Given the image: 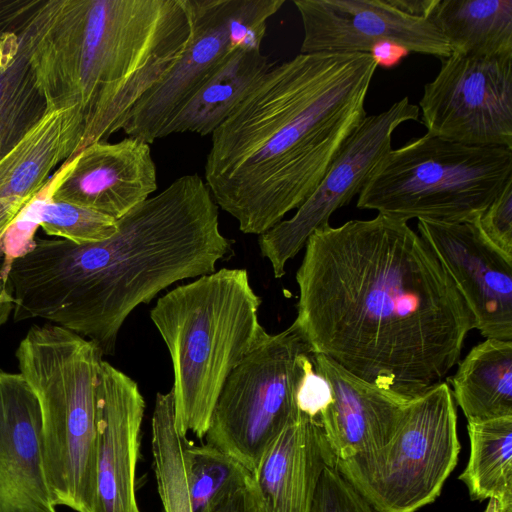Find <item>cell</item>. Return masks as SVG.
<instances>
[{
	"label": "cell",
	"mask_w": 512,
	"mask_h": 512,
	"mask_svg": "<svg viewBox=\"0 0 512 512\" xmlns=\"http://www.w3.org/2000/svg\"><path fill=\"white\" fill-rule=\"evenodd\" d=\"M218 208L204 179L186 174L117 219L104 241L33 240L5 276L14 321L44 319L114 354L137 306L178 281L214 272L233 253Z\"/></svg>",
	"instance_id": "7a4b0ae2"
},
{
	"label": "cell",
	"mask_w": 512,
	"mask_h": 512,
	"mask_svg": "<svg viewBox=\"0 0 512 512\" xmlns=\"http://www.w3.org/2000/svg\"><path fill=\"white\" fill-rule=\"evenodd\" d=\"M272 65L261 48L233 51L172 116L161 138L185 132L211 135Z\"/></svg>",
	"instance_id": "7402d4cb"
},
{
	"label": "cell",
	"mask_w": 512,
	"mask_h": 512,
	"mask_svg": "<svg viewBox=\"0 0 512 512\" xmlns=\"http://www.w3.org/2000/svg\"><path fill=\"white\" fill-rule=\"evenodd\" d=\"M36 220L47 235L76 245L104 241L117 230L114 218L76 204L51 200L50 195L39 208Z\"/></svg>",
	"instance_id": "83f0119b"
},
{
	"label": "cell",
	"mask_w": 512,
	"mask_h": 512,
	"mask_svg": "<svg viewBox=\"0 0 512 512\" xmlns=\"http://www.w3.org/2000/svg\"><path fill=\"white\" fill-rule=\"evenodd\" d=\"M409 53L404 46L392 41L375 43L369 51L377 67L383 68H393L399 65Z\"/></svg>",
	"instance_id": "1f68e13d"
},
{
	"label": "cell",
	"mask_w": 512,
	"mask_h": 512,
	"mask_svg": "<svg viewBox=\"0 0 512 512\" xmlns=\"http://www.w3.org/2000/svg\"><path fill=\"white\" fill-rule=\"evenodd\" d=\"M212 512H252L246 486L222 501Z\"/></svg>",
	"instance_id": "d6a6232c"
},
{
	"label": "cell",
	"mask_w": 512,
	"mask_h": 512,
	"mask_svg": "<svg viewBox=\"0 0 512 512\" xmlns=\"http://www.w3.org/2000/svg\"><path fill=\"white\" fill-rule=\"evenodd\" d=\"M485 512H498L497 503L492 499L488 500V505Z\"/></svg>",
	"instance_id": "e575fe53"
},
{
	"label": "cell",
	"mask_w": 512,
	"mask_h": 512,
	"mask_svg": "<svg viewBox=\"0 0 512 512\" xmlns=\"http://www.w3.org/2000/svg\"><path fill=\"white\" fill-rule=\"evenodd\" d=\"M153 466L164 512H192L183 455L187 440L175 426L174 396L157 393L151 421Z\"/></svg>",
	"instance_id": "484cf974"
},
{
	"label": "cell",
	"mask_w": 512,
	"mask_h": 512,
	"mask_svg": "<svg viewBox=\"0 0 512 512\" xmlns=\"http://www.w3.org/2000/svg\"><path fill=\"white\" fill-rule=\"evenodd\" d=\"M417 228L466 302L474 329L486 339L512 341V258L474 222L419 219Z\"/></svg>",
	"instance_id": "5bb4252c"
},
{
	"label": "cell",
	"mask_w": 512,
	"mask_h": 512,
	"mask_svg": "<svg viewBox=\"0 0 512 512\" xmlns=\"http://www.w3.org/2000/svg\"><path fill=\"white\" fill-rule=\"evenodd\" d=\"M312 355L291 325L268 333L227 377L205 443L229 454L252 474L273 440L299 414L297 389Z\"/></svg>",
	"instance_id": "9c48e42d"
},
{
	"label": "cell",
	"mask_w": 512,
	"mask_h": 512,
	"mask_svg": "<svg viewBox=\"0 0 512 512\" xmlns=\"http://www.w3.org/2000/svg\"><path fill=\"white\" fill-rule=\"evenodd\" d=\"M460 448L455 400L441 382L409 402L385 445L335 468L375 512H416L440 495Z\"/></svg>",
	"instance_id": "ba28073f"
},
{
	"label": "cell",
	"mask_w": 512,
	"mask_h": 512,
	"mask_svg": "<svg viewBox=\"0 0 512 512\" xmlns=\"http://www.w3.org/2000/svg\"><path fill=\"white\" fill-rule=\"evenodd\" d=\"M103 353L54 324L32 326L15 351L19 373L39 402L43 459L53 504L93 512L96 496L97 383Z\"/></svg>",
	"instance_id": "8992f818"
},
{
	"label": "cell",
	"mask_w": 512,
	"mask_h": 512,
	"mask_svg": "<svg viewBox=\"0 0 512 512\" xmlns=\"http://www.w3.org/2000/svg\"><path fill=\"white\" fill-rule=\"evenodd\" d=\"M467 422L470 453L459 479L471 499L512 512V416Z\"/></svg>",
	"instance_id": "d4e9b609"
},
{
	"label": "cell",
	"mask_w": 512,
	"mask_h": 512,
	"mask_svg": "<svg viewBox=\"0 0 512 512\" xmlns=\"http://www.w3.org/2000/svg\"><path fill=\"white\" fill-rule=\"evenodd\" d=\"M447 380L467 421L512 416V341L477 344Z\"/></svg>",
	"instance_id": "603a6c76"
},
{
	"label": "cell",
	"mask_w": 512,
	"mask_h": 512,
	"mask_svg": "<svg viewBox=\"0 0 512 512\" xmlns=\"http://www.w3.org/2000/svg\"><path fill=\"white\" fill-rule=\"evenodd\" d=\"M184 0H47L30 63L48 110L79 107V152L122 130L139 99L179 60Z\"/></svg>",
	"instance_id": "277c9868"
},
{
	"label": "cell",
	"mask_w": 512,
	"mask_h": 512,
	"mask_svg": "<svg viewBox=\"0 0 512 512\" xmlns=\"http://www.w3.org/2000/svg\"><path fill=\"white\" fill-rule=\"evenodd\" d=\"M0 512H57L44 469L38 399L19 372L2 369Z\"/></svg>",
	"instance_id": "e0dca14e"
},
{
	"label": "cell",
	"mask_w": 512,
	"mask_h": 512,
	"mask_svg": "<svg viewBox=\"0 0 512 512\" xmlns=\"http://www.w3.org/2000/svg\"><path fill=\"white\" fill-rule=\"evenodd\" d=\"M190 33L179 60L133 106L122 127L148 144L161 139L172 116L239 48H261L268 19L285 0H184Z\"/></svg>",
	"instance_id": "30bf717a"
},
{
	"label": "cell",
	"mask_w": 512,
	"mask_h": 512,
	"mask_svg": "<svg viewBox=\"0 0 512 512\" xmlns=\"http://www.w3.org/2000/svg\"><path fill=\"white\" fill-rule=\"evenodd\" d=\"M156 165L150 144L126 137L83 148L60 169L50 199L120 219L155 192Z\"/></svg>",
	"instance_id": "9a60e30c"
},
{
	"label": "cell",
	"mask_w": 512,
	"mask_h": 512,
	"mask_svg": "<svg viewBox=\"0 0 512 512\" xmlns=\"http://www.w3.org/2000/svg\"><path fill=\"white\" fill-rule=\"evenodd\" d=\"M312 359L331 391V401L317 421L335 462L385 445L413 398L366 382L325 355L313 354Z\"/></svg>",
	"instance_id": "ac0fdd59"
},
{
	"label": "cell",
	"mask_w": 512,
	"mask_h": 512,
	"mask_svg": "<svg viewBox=\"0 0 512 512\" xmlns=\"http://www.w3.org/2000/svg\"><path fill=\"white\" fill-rule=\"evenodd\" d=\"M376 69L369 53H300L211 134L204 181L241 232H267L312 194L366 117Z\"/></svg>",
	"instance_id": "3957f363"
},
{
	"label": "cell",
	"mask_w": 512,
	"mask_h": 512,
	"mask_svg": "<svg viewBox=\"0 0 512 512\" xmlns=\"http://www.w3.org/2000/svg\"><path fill=\"white\" fill-rule=\"evenodd\" d=\"M83 132L84 115L79 107L48 110L0 159V242L46 189L52 170L78 154Z\"/></svg>",
	"instance_id": "ffe728a7"
},
{
	"label": "cell",
	"mask_w": 512,
	"mask_h": 512,
	"mask_svg": "<svg viewBox=\"0 0 512 512\" xmlns=\"http://www.w3.org/2000/svg\"><path fill=\"white\" fill-rule=\"evenodd\" d=\"M429 18L454 54H512V0H438Z\"/></svg>",
	"instance_id": "cb8c5ba5"
},
{
	"label": "cell",
	"mask_w": 512,
	"mask_h": 512,
	"mask_svg": "<svg viewBox=\"0 0 512 512\" xmlns=\"http://www.w3.org/2000/svg\"><path fill=\"white\" fill-rule=\"evenodd\" d=\"M330 401L331 391L329 384L315 371L312 359L297 389V408L301 413L317 421L320 413Z\"/></svg>",
	"instance_id": "4dcf8cb0"
},
{
	"label": "cell",
	"mask_w": 512,
	"mask_h": 512,
	"mask_svg": "<svg viewBox=\"0 0 512 512\" xmlns=\"http://www.w3.org/2000/svg\"><path fill=\"white\" fill-rule=\"evenodd\" d=\"M441 61L419 102L427 133L512 149V54L476 58L451 53Z\"/></svg>",
	"instance_id": "8fae6325"
},
{
	"label": "cell",
	"mask_w": 512,
	"mask_h": 512,
	"mask_svg": "<svg viewBox=\"0 0 512 512\" xmlns=\"http://www.w3.org/2000/svg\"><path fill=\"white\" fill-rule=\"evenodd\" d=\"M14 310V298L4 276L0 275V327L6 323Z\"/></svg>",
	"instance_id": "836d02e7"
},
{
	"label": "cell",
	"mask_w": 512,
	"mask_h": 512,
	"mask_svg": "<svg viewBox=\"0 0 512 512\" xmlns=\"http://www.w3.org/2000/svg\"><path fill=\"white\" fill-rule=\"evenodd\" d=\"M261 298L244 268H222L161 296L150 318L167 346L174 373L175 426L204 438L221 389L268 334Z\"/></svg>",
	"instance_id": "5b68a950"
},
{
	"label": "cell",
	"mask_w": 512,
	"mask_h": 512,
	"mask_svg": "<svg viewBox=\"0 0 512 512\" xmlns=\"http://www.w3.org/2000/svg\"><path fill=\"white\" fill-rule=\"evenodd\" d=\"M474 223L494 247L512 258V179Z\"/></svg>",
	"instance_id": "f546056e"
},
{
	"label": "cell",
	"mask_w": 512,
	"mask_h": 512,
	"mask_svg": "<svg viewBox=\"0 0 512 512\" xmlns=\"http://www.w3.org/2000/svg\"><path fill=\"white\" fill-rule=\"evenodd\" d=\"M185 475L192 512H212L244 488L251 473L232 456L207 443L183 448Z\"/></svg>",
	"instance_id": "4316f807"
},
{
	"label": "cell",
	"mask_w": 512,
	"mask_h": 512,
	"mask_svg": "<svg viewBox=\"0 0 512 512\" xmlns=\"http://www.w3.org/2000/svg\"><path fill=\"white\" fill-rule=\"evenodd\" d=\"M144 410L138 384L103 359L97 383L93 512H141L136 501L135 474Z\"/></svg>",
	"instance_id": "2e32d148"
},
{
	"label": "cell",
	"mask_w": 512,
	"mask_h": 512,
	"mask_svg": "<svg viewBox=\"0 0 512 512\" xmlns=\"http://www.w3.org/2000/svg\"><path fill=\"white\" fill-rule=\"evenodd\" d=\"M311 512H375L335 466H327L314 497Z\"/></svg>",
	"instance_id": "f1b7e54d"
},
{
	"label": "cell",
	"mask_w": 512,
	"mask_h": 512,
	"mask_svg": "<svg viewBox=\"0 0 512 512\" xmlns=\"http://www.w3.org/2000/svg\"><path fill=\"white\" fill-rule=\"evenodd\" d=\"M512 179V149L428 133L389 150L358 194L357 207L408 222H474Z\"/></svg>",
	"instance_id": "52a82bcc"
},
{
	"label": "cell",
	"mask_w": 512,
	"mask_h": 512,
	"mask_svg": "<svg viewBox=\"0 0 512 512\" xmlns=\"http://www.w3.org/2000/svg\"><path fill=\"white\" fill-rule=\"evenodd\" d=\"M418 117L419 107L408 97L379 114L366 116L346 139L316 189L296 213L258 236L260 253L270 262L275 278L285 275L287 262L304 248L316 230L329 224L333 212L360 193L376 164L392 149L395 129Z\"/></svg>",
	"instance_id": "7c38bea8"
},
{
	"label": "cell",
	"mask_w": 512,
	"mask_h": 512,
	"mask_svg": "<svg viewBox=\"0 0 512 512\" xmlns=\"http://www.w3.org/2000/svg\"><path fill=\"white\" fill-rule=\"evenodd\" d=\"M303 25L300 53H369L380 41L445 59L448 42L430 18L398 9L393 0H294Z\"/></svg>",
	"instance_id": "4fadbf2b"
},
{
	"label": "cell",
	"mask_w": 512,
	"mask_h": 512,
	"mask_svg": "<svg viewBox=\"0 0 512 512\" xmlns=\"http://www.w3.org/2000/svg\"><path fill=\"white\" fill-rule=\"evenodd\" d=\"M46 0H0V159L48 111L30 63L37 16Z\"/></svg>",
	"instance_id": "44dd1931"
},
{
	"label": "cell",
	"mask_w": 512,
	"mask_h": 512,
	"mask_svg": "<svg viewBox=\"0 0 512 512\" xmlns=\"http://www.w3.org/2000/svg\"><path fill=\"white\" fill-rule=\"evenodd\" d=\"M327 466H335V459L319 423L299 411L246 484L252 512H311Z\"/></svg>",
	"instance_id": "d6986e66"
},
{
	"label": "cell",
	"mask_w": 512,
	"mask_h": 512,
	"mask_svg": "<svg viewBox=\"0 0 512 512\" xmlns=\"http://www.w3.org/2000/svg\"><path fill=\"white\" fill-rule=\"evenodd\" d=\"M304 248L291 326L313 354L410 399L443 382L474 319L407 222L378 214L327 224Z\"/></svg>",
	"instance_id": "6da1fadb"
}]
</instances>
